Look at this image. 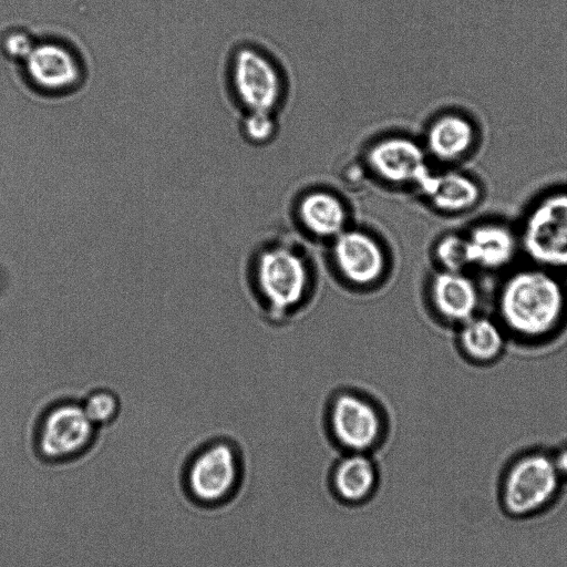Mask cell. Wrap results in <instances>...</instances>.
Listing matches in <instances>:
<instances>
[{"label": "cell", "instance_id": "d6986e66", "mask_svg": "<svg viewBox=\"0 0 567 567\" xmlns=\"http://www.w3.org/2000/svg\"><path fill=\"white\" fill-rule=\"evenodd\" d=\"M433 256L439 269L449 271H467L468 258L463 233L450 231L435 243Z\"/></svg>", "mask_w": 567, "mask_h": 567}, {"label": "cell", "instance_id": "52a82bcc", "mask_svg": "<svg viewBox=\"0 0 567 567\" xmlns=\"http://www.w3.org/2000/svg\"><path fill=\"white\" fill-rule=\"evenodd\" d=\"M328 420L332 441L342 453L372 454L384 436V423L375 405L353 392L334 396Z\"/></svg>", "mask_w": 567, "mask_h": 567}, {"label": "cell", "instance_id": "7a4b0ae2", "mask_svg": "<svg viewBox=\"0 0 567 567\" xmlns=\"http://www.w3.org/2000/svg\"><path fill=\"white\" fill-rule=\"evenodd\" d=\"M243 476L240 449L231 440L217 437L190 451L181 467L179 487L193 506L214 509L236 496Z\"/></svg>", "mask_w": 567, "mask_h": 567}, {"label": "cell", "instance_id": "2e32d148", "mask_svg": "<svg viewBox=\"0 0 567 567\" xmlns=\"http://www.w3.org/2000/svg\"><path fill=\"white\" fill-rule=\"evenodd\" d=\"M379 468L369 453H342L329 473V485L334 497L346 505L369 501L379 486Z\"/></svg>", "mask_w": 567, "mask_h": 567}, {"label": "cell", "instance_id": "7c38bea8", "mask_svg": "<svg viewBox=\"0 0 567 567\" xmlns=\"http://www.w3.org/2000/svg\"><path fill=\"white\" fill-rule=\"evenodd\" d=\"M370 169L389 184H414L417 188L432 173L422 147L402 136H391L373 144L367 154Z\"/></svg>", "mask_w": 567, "mask_h": 567}, {"label": "cell", "instance_id": "ac0fdd59", "mask_svg": "<svg viewBox=\"0 0 567 567\" xmlns=\"http://www.w3.org/2000/svg\"><path fill=\"white\" fill-rule=\"evenodd\" d=\"M298 219L317 238L332 240L348 225V212L342 200L327 190L306 194L298 204Z\"/></svg>", "mask_w": 567, "mask_h": 567}, {"label": "cell", "instance_id": "3957f363", "mask_svg": "<svg viewBox=\"0 0 567 567\" xmlns=\"http://www.w3.org/2000/svg\"><path fill=\"white\" fill-rule=\"evenodd\" d=\"M516 229L520 251L532 265L567 274V185L533 198Z\"/></svg>", "mask_w": 567, "mask_h": 567}, {"label": "cell", "instance_id": "9c48e42d", "mask_svg": "<svg viewBox=\"0 0 567 567\" xmlns=\"http://www.w3.org/2000/svg\"><path fill=\"white\" fill-rule=\"evenodd\" d=\"M331 243L333 265L344 280L354 286L368 287L384 275L385 252L369 233L346 228Z\"/></svg>", "mask_w": 567, "mask_h": 567}, {"label": "cell", "instance_id": "9a60e30c", "mask_svg": "<svg viewBox=\"0 0 567 567\" xmlns=\"http://www.w3.org/2000/svg\"><path fill=\"white\" fill-rule=\"evenodd\" d=\"M419 190L436 210L446 215L470 213L484 198V187L477 177L460 169L431 173Z\"/></svg>", "mask_w": 567, "mask_h": 567}, {"label": "cell", "instance_id": "5bb4252c", "mask_svg": "<svg viewBox=\"0 0 567 567\" xmlns=\"http://www.w3.org/2000/svg\"><path fill=\"white\" fill-rule=\"evenodd\" d=\"M480 138L476 121L463 112L450 111L431 122L425 144L434 158L452 164L473 155L480 145Z\"/></svg>", "mask_w": 567, "mask_h": 567}, {"label": "cell", "instance_id": "277c9868", "mask_svg": "<svg viewBox=\"0 0 567 567\" xmlns=\"http://www.w3.org/2000/svg\"><path fill=\"white\" fill-rule=\"evenodd\" d=\"M99 427L87 417L82 403L60 400L40 414L32 435L37 458L50 466L83 458L94 447Z\"/></svg>", "mask_w": 567, "mask_h": 567}, {"label": "cell", "instance_id": "ffe728a7", "mask_svg": "<svg viewBox=\"0 0 567 567\" xmlns=\"http://www.w3.org/2000/svg\"><path fill=\"white\" fill-rule=\"evenodd\" d=\"M81 403L87 417L99 429L113 423L120 414V399L107 389L92 391Z\"/></svg>", "mask_w": 567, "mask_h": 567}, {"label": "cell", "instance_id": "8992f818", "mask_svg": "<svg viewBox=\"0 0 567 567\" xmlns=\"http://www.w3.org/2000/svg\"><path fill=\"white\" fill-rule=\"evenodd\" d=\"M560 476L551 456L538 452L522 456L504 480L505 508L516 516L542 509L556 495Z\"/></svg>", "mask_w": 567, "mask_h": 567}, {"label": "cell", "instance_id": "7402d4cb", "mask_svg": "<svg viewBox=\"0 0 567 567\" xmlns=\"http://www.w3.org/2000/svg\"><path fill=\"white\" fill-rule=\"evenodd\" d=\"M35 42L31 40V38L24 32H13L10 33L4 40V49L7 53L13 58L24 60Z\"/></svg>", "mask_w": 567, "mask_h": 567}, {"label": "cell", "instance_id": "e0dca14e", "mask_svg": "<svg viewBox=\"0 0 567 567\" xmlns=\"http://www.w3.org/2000/svg\"><path fill=\"white\" fill-rule=\"evenodd\" d=\"M508 336L497 319L476 315L458 326L457 346L464 358L477 365L499 360Z\"/></svg>", "mask_w": 567, "mask_h": 567}, {"label": "cell", "instance_id": "6da1fadb", "mask_svg": "<svg viewBox=\"0 0 567 567\" xmlns=\"http://www.w3.org/2000/svg\"><path fill=\"white\" fill-rule=\"evenodd\" d=\"M496 312L508 338L546 342L567 324V282L563 275L532 264L516 269L498 289Z\"/></svg>", "mask_w": 567, "mask_h": 567}, {"label": "cell", "instance_id": "44dd1931", "mask_svg": "<svg viewBox=\"0 0 567 567\" xmlns=\"http://www.w3.org/2000/svg\"><path fill=\"white\" fill-rule=\"evenodd\" d=\"M245 137L254 144L269 142L277 132V123L272 112L248 111L243 121Z\"/></svg>", "mask_w": 567, "mask_h": 567}, {"label": "cell", "instance_id": "ba28073f", "mask_svg": "<svg viewBox=\"0 0 567 567\" xmlns=\"http://www.w3.org/2000/svg\"><path fill=\"white\" fill-rule=\"evenodd\" d=\"M238 100L248 111L274 112L282 96L277 68L262 53L244 48L236 52L231 66Z\"/></svg>", "mask_w": 567, "mask_h": 567}, {"label": "cell", "instance_id": "4fadbf2b", "mask_svg": "<svg viewBox=\"0 0 567 567\" xmlns=\"http://www.w3.org/2000/svg\"><path fill=\"white\" fill-rule=\"evenodd\" d=\"M429 296L436 315L460 326L477 315L481 292L467 271L436 270L430 279Z\"/></svg>", "mask_w": 567, "mask_h": 567}, {"label": "cell", "instance_id": "5b68a950", "mask_svg": "<svg viewBox=\"0 0 567 567\" xmlns=\"http://www.w3.org/2000/svg\"><path fill=\"white\" fill-rule=\"evenodd\" d=\"M255 276L265 302L279 313L296 308L306 297L311 281L305 257L284 244L268 247L259 254Z\"/></svg>", "mask_w": 567, "mask_h": 567}, {"label": "cell", "instance_id": "30bf717a", "mask_svg": "<svg viewBox=\"0 0 567 567\" xmlns=\"http://www.w3.org/2000/svg\"><path fill=\"white\" fill-rule=\"evenodd\" d=\"M23 62L31 85L41 93H68L83 79L80 59L71 48L61 42L35 43Z\"/></svg>", "mask_w": 567, "mask_h": 567}, {"label": "cell", "instance_id": "8fae6325", "mask_svg": "<svg viewBox=\"0 0 567 567\" xmlns=\"http://www.w3.org/2000/svg\"><path fill=\"white\" fill-rule=\"evenodd\" d=\"M463 234L468 268L484 272L503 271L522 254L516 227L502 219L480 220Z\"/></svg>", "mask_w": 567, "mask_h": 567}, {"label": "cell", "instance_id": "603a6c76", "mask_svg": "<svg viewBox=\"0 0 567 567\" xmlns=\"http://www.w3.org/2000/svg\"><path fill=\"white\" fill-rule=\"evenodd\" d=\"M553 458L559 474L567 476V446L561 449Z\"/></svg>", "mask_w": 567, "mask_h": 567}]
</instances>
